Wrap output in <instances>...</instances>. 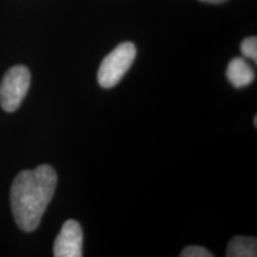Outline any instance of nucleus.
Returning <instances> with one entry per match:
<instances>
[{
  "label": "nucleus",
  "mask_w": 257,
  "mask_h": 257,
  "mask_svg": "<svg viewBox=\"0 0 257 257\" xmlns=\"http://www.w3.org/2000/svg\"><path fill=\"white\" fill-rule=\"evenodd\" d=\"M202 3H207V4H221V3H225L226 0H200Z\"/></svg>",
  "instance_id": "nucleus-9"
},
{
  "label": "nucleus",
  "mask_w": 257,
  "mask_h": 257,
  "mask_svg": "<svg viewBox=\"0 0 257 257\" xmlns=\"http://www.w3.org/2000/svg\"><path fill=\"white\" fill-rule=\"evenodd\" d=\"M240 51L245 57L251 59L253 62H257V38L255 36L246 37L240 43Z\"/></svg>",
  "instance_id": "nucleus-7"
},
{
  "label": "nucleus",
  "mask_w": 257,
  "mask_h": 257,
  "mask_svg": "<svg viewBox=\"0 0 257 257\" xmlns=\"http://www.w3.org/2000/svg\"><path fill=\"white\" fill-rule=\"evenodd\" d=\"M82 229L76 220L69 219L63 224L54 244L55 257L82 256Z\"/></svg>",
  "instance_id": "nucleus-4"
},
{
  "label": "nucleus",
  "mask_w": 257,
  "mask_h": 257,
  "mask_svg": "<svg viewBox=\"0 0 257 257\" xmlns=\"http://www.w3.org/2000/svg\"><path fill=\"white\" fill-rule=\"evenodd\" d=\"M31 83V74L25 66L18 64L5 73L0 83V105L6 112H15L23 102Z\"/></svg>",
  "instance_id": "nucleus-3"
},
{
  "label": "nucleus",
  "mask_w": 257,
  "mask_h": 257,
  "mask_svg": "<svg viewBox=\"0 0 257 257\" xmlns=\"http://www.w3.org/2000/svg\"><path fill=\"white\" fill-rule=\"evenodd\" d=\"M181 257H213V253L208 251L207 249L198 245L187 246L180 253Z\"/></svg>",
  "instance_id": "nucleus-8"
},
{
  "label": "nucleus",
  "mask_w": 257,
  "mask_h": 257,
  "mask_svg": "<svg viewBox=\"0 0 257 257\" xmlns=\"http://www.w3.org/2000/svg\"><path fill=\"white\" fill-rule=\"evenodd\" d=\"M137 49L133 42H124L117 46L102 60L98 70V83L102 88L110 89L117 86L133 66Z\"/></svg>",
  "instance_id": "nucleus-2"
},
{
  "label": "nucleus",
  "mask_w": 257,
  "mask_h": 257,
  "mask_svg": "<svg viewBox=\"0 0 257 257\" xmlns=\"http://www.w3.org/2000/svg\"><path fill=\"white\" fill-rule=\"evenodd\" d=\"M56 185V172L49 165L23 170L16 176L10 200L15 221L22 231L32 232L37 229L54 197Z\"/></svg>",
  "instance_id": "nucleus-1"
},
{
  "label": "nucleus",
  "mask_w": 257,
  "mask_h": 257,
  "mask_svg": "<svg viewBox=\"0 0 257 257\" xmlns=\"http://www.w3.org/2000/svg\"><path fill=\"white\" fill-rule=\"evenodd\" d=\"M253 124H255V126H257V115H255V119H253Z\"/></svg>",
  "instance_id": "nucleus-10"
},
{
  "label": "nucleus",
  "mask_w": 257,
  "mask_h": 257,
  "mask_svg": "<svg viewBox=\"0 0 257 257\" xmlns=\"http://www.w3.org/2000/svg\"><path fill=\"white\" fill-rule=\"evenodd\" d=\"M226 78L234 88H244L255 80V72L242 57H234L227 64Z\"/></svg>",
  "instance_id": "nucleus-5"
},
{
  "label": "nucleus",
  "mask_w": 257,
  "mask_h": 257,
  "mask_svg": "<svg viewBox=\"0 0 257 257\" xmlns=\"http://www.w3.org/2000/svg\"><path fill=\"white\" fill-rule=\"evenodd\" d=\"M227 257H256L257 240L255 237L236 236L230 240L226 249Z\"/></svg>",
  "instance_id": "nucleus-6"
}]
</instances>
